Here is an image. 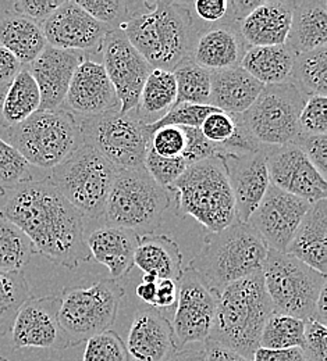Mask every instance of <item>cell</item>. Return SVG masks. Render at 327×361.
<instances>
[{
  "label": "cell",
  "instance_id": "cell-9",
  "mask_svg": "<svg viewBox=\"0 0 327 361\" xmlns=\"http://www.w3.org/2000/svg\"><path fill=\"white\" fill-rule=\"evenodd\" d=\"M116 173L94 147L83 143L47 178L84 217L100 220Z\"/></svg>",
  "mask_w": 327,
  "mask_h": 361
},
{
  "label": "cell",
  "instance_id": "cell-31",
  "mask_svg": "<svg viewBox=\"0 0 327 361\" xmlns=\"http://www.w3.org/2000/svg\"><path fill=\"white\" fill-rule=\"evenodd\" d=\"M295 56L287 45L249 47L239 67L262 85H276L288 82Z\"/></svg>",
  "mask_w": 327,
  "mask_h": 361
},
{
  "label": "cell",
  "instance_id": "cell-35",
  "mask_svg": "<svg viewBox=\"0 0 327 361\" xmlns=\"http://www.w3.org/2000/svg\"><path fill=\"white\" fill-rule=\"evenodd\" d=\"M31 298L24 271L0 270V338L11 331L20 309Z\"/></svg>",
  "mask_w": 327,
  "mask_h": 361
},
{
  "label": "cell",
  "instance_id": "cell-5",
  "mask_svg": "<svg viewBox=\"0 0 327 361\" xmlns=\"http://www.w3.org/2000/svg\"><path fill=\"white\" fill-rule=\"evenodd\" d=\"M169 190L176 196L177 214L192 217L206 232H218L238 221L232 188L220 157L188 166Z\"/></svg>",
  "mask_w": 327,
  "mask_h": 361
},
{
  "label": "cell",
  "instance_id": "cell-51",
  "mask_svg": "<svg viewBox=\"0 0 327 361\" xmlns=\"http://www.w3.org/2000/svg\"><path fill=\"white\" fill-rule=\"evenodd\" d=\"M195 17L203 25H215L229 20L227 0H196L191 1Z\"/></svg>",
  "mask_w": 327,
  "mask_h": 361
},
{
  "label": "cell",
  "instance_id": "cell-13",
  "mask_svg": "<svg viewBox=\"0 0 327 361\" xmlns=\"http://www.w3.org/2000/svg\"><path fill=\"white\" fill-rule=\"evenodd\" d=\"M218 298L205 286L192 267H186L177 281V307L172 329L177 350L203 343L210 334Z\"/></svg>",
  "mask_w": 327,
  "mask_h": 361
},
{
  "label": "cell",
  "instance_id": "cell-10",
  "mask_svg": "<svg viewBox=\"0 0 327 361\" xmlns=\"http://www.w3.org/2000/svg\"><path fill=\"white\" fill-rule=\"evenodd\" d=\"M84 143L116 169H143L150 145L146 123L136 110L121 113L114 107L93 117H76Z\"/></svg>",
  "mask_w": 327,
  "mask_h": 361
},
{
  "label": "cell",
  "instance_id": "cell-24",
  "mask_svg": "<svg viewBox=\"0 0 327 361\" xmlns=\"http://www.w3.org/2000/svg\"><path fill=\"white\" fill-rule=\"evenodd\" d=\"M292 0H263L239 24L248 47L285 45L292 16Z\"/></svg>",
  "mask_w": 327,
  "mask_h": 361
},
{
  "label": "cell",
  "instance_id": "cell-2",
  "mask_svg": "<svg viewBox=\"0 0 327 361\" xmlns=\"http://www.w3.org/2000/svg\"><path fill=\"white\" fill-rule=\"evenodd\" d=\"M206 27L191 1H142L140 11L121 28L129 42L153 67L173 71L191 60L199 31Z\"/></svg>",
  "mask_w": 327,
  "mask_h": 361
},
{
  "label": "cell",
  "instance_id": "cell-58",
  "mask_svg": "<svg viewBox=\"0 0 327 361\" xmlns=\"http://www.w3.org/2000/svg\"><path fill=\"white\" fill-rule=\"evenodd\" d=\"M156 282L157 279L152 275H143V281L137 286V296L149 307H153L156 298Z\"/></svg>",
  "mask_w": 327,
  "mask_h": 361
},
{
  "label": "cell",
  "instance_id": "cell-7",
  "mask_svg": "<svg viewBox=\"0 0 327 361\" xmlns=\"http://www.w3.org/2000/svg\"><path fill=\"white\" fill-rule=\"evenodd\" d=\"M7 140L32 166L52 170L84 143L76 116L63 107L38 110L6 130Z\"/></svg>",
  "mask_w": 327,
  "mask_h": 361
},
{
  "label": "cell",
  "instance_id": "cell-38",
  "mask_svg": "<svg viewBox=\"0 0 327 361\" xmlns=\"http://www.w3.org/2000/svg\"><path fill=\"white\" fill-rule=\"evenodd\" d=\"M172 73L177 87L176 103L209 104L210 71L195 64L192 60H186Z\"/></svg>",
  "mask_w": 327,
  "mask_h": 361
},
{
  "label": "cell",
  "instance_id": "cell-1",
  "mask_svg": "<svg viewBox=\"0 0 327 361\" xmlns=\"http://www.w3.org/2000/svg\"><path fill=\"white\" fill-rule=\"evenodd\" d=\"M0 213L18 226L37 253L67 270L90 262L84 216L45 177L13 189Z\"/></svg>",
  "mask_w": 327,
  "mask_h": 361
},
{
  "label": "cell",
  "instance_id": "cell-48",
  "mask_svg": "<svg viewBox=\"0 0 327 361\" xmlns=\"http://www.w3.org/2000/svg\"><path fill=\"white\" fill-rule=\"evenodd\" d=\"M326 325L315 319L305 321L301 350L307 361H327Z\"/></svg>",
  "mask_w": 327,
  "mask_h": 361
},
{
  "label": "cell",
  "instance_id": "cell-14",
  "mask_svg": "<svg viewBox=\"0 0 327 361\" xmlns=\"http://www.w3.org/2000/svg\"><path fill=\"white\" fill-rule=\"evenodd\" d=\"M102 66L116 90L120 111L136 110L141 90L153 67L129 42L121 30H109L102 45Z\"/></svg>",
  "mask_w": 327,
  "mask_h": 361
},
{
  "label": "cell",
  "instance_id": "cell-43",
  "mask_svg": "<svg viewBox=\"0 0 327 361\" xmlns=\"http://www.w3.org/2000/svg\"><path fill=\"white\" fill-rule=\"evenodd\" d=\"M187 167V161L183 156L174 159L162 157L156 154L149 145L143 161V169L157 185H160L166 190H169V188L182 177Z\"/></svg>",
  "mask_w": 327,
  "mask_h": 361
},
{
  "label": "cell",
  "instance_id": "cell-37",
  "mask_svg": "<svg viewBox=\"0 0 327 361\" xmlns=\"http://www.w3.org/2000/svg\"><path fill=\"white\" fill-rule=\"evenodd\" d=\"M304 319L272 313L262 329L259 348L270 350L301 348L304 342Z\"/></svg>",
  "mask_w": 327,
  "mask_h": 361
},
{
  "label": "cell",
  "instance_id": "cell-30",
  "mask_svg": "<svg viewBox=\"0 0 327 361\" xmlns=\"http://www.w3.org/2000/svg\"><path fill=\"white\" fill-rule=\"evenodd\" d=\"M134 264L145 275L177 282L183 271V255L177 242L167 235H142L136 250Z\"/></svg>",
  "mask_w": 327,
  "mask_h": 361
},
{
  "label": "cell",
  "instance_id": "cell-41",
  "mask_svg": "<svg viewBox=\"0 0 327 361\" xmlns=\"http://www.w3.org/2000/svg\"><path fill=\"white\" fill-rule=\"evenodd\" d=\"M219 109L209 104H192V103H176L162 118L153 124H148V134L152 136L155 131L162 127H180V128H199L203 120Z\"/></svg>",
  "mask_w": 327,
  "mask_h": 361
},
{
  "label": "cell",
  "instance_id": "cell-55",
  "mask_svg": "<svg viewBox=\"0 0 327 361\" xmlns=\"http://www.w3.org/2000/svg\"><path fill=\"white\" fill-rule=\"evenodd\" d=\"M203 348L206 353V361H252L210 339L203 342Z\"/></svg>",
  "mask_w": 327,
  "mask_h": 361
},
{
  "label": "cell",
  "instance_id": "cell-44",
  "mask_svg": "<svg viewBox=\"0 0 327 361\" xmlns=\"http://www.w3.org/2000/svg\"><path fill=\"white\" fill-rule=\"evenodd\" d=\"M326 110V97H308L298 118L301 133L311 135H327Z\"/></svg>",
  "mask_w": 327,
  "mask_h": 361
},
{
  "label": "cell",
  "instance_id": "cell-20",
  "mask_svg": "<svg viewBox=\"0 0 327 361\" xmlns=\"http://www.w3.org/2000/svg\"><path fill=\"white\" fill-rule=\"evenodd\" d=\"M76 117H93L120 107L103 66L90 57L77 67L61 106Z\"/></svg>",
  "mask_w": 327,
  "mask_h": 361
},
{
  "label": "cell",
  "instance_id": "cell-42",
  "mask_svg": "<svg viewBox=\"0 0 327 361\" xmlns=\"http://www.w3.org/2000/svg\"><path fill=\"white\" fill-rule=\"evenodd\" d=\"M81 361H133L119 334L107 329L85 342Z\"/></svg>",
  "mask_w": 327,
  "mask_h": 361
},
{
  "label": "cell",
  "instance_id": "cell-16",
  "mask_svg": "<svg viewBox=\"0 0 327 361\" xmlns=\"http://www.w3.org/2000/svg\"><path fill=\"white\" fill-rule=\"evenodd\" d=\"M42 31L47 45L77 50L90 57L102 51L109 28L97 23L77 1L64 0L42 24Z\"/></svg>",
  "mask_w": 327,
  "mask_h": 361
},
{
  "label": "cell",
  "instance_id": "cell-4",
  "mask_svg": "<svg viewBox=\"0 0 327 361\" xmlns=\"http://www.w3.org/2000/svg\"><path fill=\"white\" fill-rule=\"evenodd\" d=\"M268 250L262 238L251 226L237 221L222 231L206 232L202 247L189 267L219 298L230 283L262 271Z\"/></svg>",
  "mask_w": 327,
  "mask_h": 361
},
{
  "label": "cell",
  "instance_id": "cell-57",
  "mask_svg": "<svg viewBox=\"0 0 327 361\" xmlns=\"http://www.w3.org/2000/svg\"><path fill=\"white\" fill-rule=\"evenodd\" d=\"M163 361H206L203 343H192L172 353Z\"/></svg>",
  "mask_w": 327,
  "mask_h": 361
},
{
  "label": "cell",
  "instance_id": "cell-40",
  "mask_svg": "<svg viewBox=\"0 0 327 361\" xmlns=\"http://www.w3.org/2000/svg\"><path fill=\"white\" fill-rule=\"evenodd\" d=\"M32 169L16 147L0 137V188L10 190L21 183L37 180Z\"/></svg>",
  "mask_w": 327,
  "mask_h": 361
},
{
  "label": "cell",
  "instance_id": "cell-21",
  "mask_svg": "<svg viewBox=\"0 0 327 361\" xmlns=\"http://www.w3.org/2000/svg\"><path fill=\"white\" fill-rule=\"evenodd\" d=\"M87 56L77 50H63L47 45L27 66L41 93L40 110H56L63 106L71 78Z\"/></svg>",
  "mask_w": 327,
  "mask_h": 361
},
{
  "label": "cell",
  "instance_id": "cell-12",
  "mask_svg": "<svg viewBox=\"0 0 327 361\" xmlns=\"http://www.w3.org/2000/svg\"><path fill=\"white\" fill-rule=\"evenodd\" d=\"M307 99L291 82L268 85L234 120L262 147L294 145L302 134L298 118Z\"/></svg>",
  "mask_w": 327,
  "mask_h": 361
},
{
  "label": "cell",
  "instance_id": "cell-29",
  "mask_svg": "<svg viewBox=\"0 0 327 361\" xmlns=\"http://www.w3.org/2000/svg\"><path fill=\"white\" fill-rule=\"evenodd\" d=\"M285 45L295 54L327 46V0L294 1Z\"/></svg>",
  "mask_w": 327,
  "mask_h": 361
},
{
  "label": "cell",
  "instance_id": "cell-39",
  "mask_svg": "<svg viewBox=\"0 0 327 361\" xmlns=\"http://www.w3.org/2000/svg\"><path fill=\"white\" fill-rule=\"evenodd\" d=\"M77 3L109 30H121L142 7V1L126 0H78Z\"/></svg>",
  "mask_w": 327,
  "mask_h": 361
},
{
  "label": "cell",
  "instance_id": "cell-26",
  "mask_svg": "<svg viewBox=\"0 0 327 361\" xmlns=\"http://www.w3.org/2000/svg\"><path fill=\"white\" fill-rule=\"evenodd\" d=\"M287 255L301 260L311 269L326 275L327 270V202L318 200L311 204L304 216Z\"/></svg>",
  "mask_w": 327,
  "mask_h": 361
},
{
  "label": "cell",
  "instance_id": "cell-60",
  "mask_svg": "<svg viewBox=\"0 0 327 361\" xmlns=\"http://www.w3.org/2000/svg\"><path fill=\"white\" fill-rule=\"evenodd\" d=\"M6 193H7V190H4L3 188H0V199H3V197L6 196Z\"/></svg>",
  "mask_w": 327,
  "mask_h": 361
},
{
  "label": "cell",
  "instance_id": "cell-47",
  "mask_svg": "<svg viewBox=\"0 0 327 361\" xmlns=\"http://www.w3.org/2000/svg\"><path fill=\"white\" fill-rule=\"evenodd\" d=\"M235 128H237V124L234 117L222 110H216L210 113L199 127L202 135L205 136L209 142L220 147L233 137Z\"/></svg>",
  "mask_w": 327,
  "mask_h": 361
},
{
  "label": "cell",
  "instance_id": "cell-18",
  "mask_svg": "<svg viewBox=\"0 0 327 361\" xmlns=\"http://www.w3.org/2000/svg\"><path fill=\"white\" fill-rule=\"evenodd\" d=\"M269 180L281 190L311 203L326 199L327 182L295 145L266 147Z\"/></svg>",
  "mask_w": 327,
  "mask_h": 361
},
{
  "label": "cell",
  "instance_id": "cell-52",
  "mask_svg": "<svg viewBox=\"0 0 327 361\" xmlns=\"http://www.w3.org/2000/svg\"><path fill=\"white\" fill-rule=\"evenodd\" d=\"M23 68L24 66L17 60L13 53L6 50L4 47H0V100Z\"/></svg>",
  "mask_w": 327,
  "mask_h": 361
},
{
  "label": "cell",
  "instance_id": "cell-22",
  "mask_svg": "<svg viewBox=\"0 0 327 361\" xmlns=\"http://www.w3.org/2000/svg\"><path fill=\"white\" fill-rule=\"evenodd\" d=\"M248 49L239 34L238 23L229 18L199 31L191 60L212 73L239 66Z\"/></svg>",
  "mask_w": 327,
  "mask_h": 361
},
{
  "label": "cell",
  "instance_id": "cell-6",
  "mask_svg": "<svg viewBox=\"0 0 327 361\" xmlns=\"http://www.w3.org/2000/svg\"><path fill=\"white\" fill-rule=\"evenodd\" d=\"M169 206V192L145 169H117L103 212L105 226L149 235L162 224Z\"/></svg>",
  "mask_w": 327,
  "mask_h": 361
},
{
  "label": "cell",
  "instance_id": "cell-25",
  "mask_svg": "<svg viewBox=\"0 0 327 361\" xmlns=\"http://www.w3.org/2000/svg\"><path fill=\"white\" fill-rule=\"evenodd\" d=\"M91 257L107 267L112 279L117 281L134 269V256L140 235L130 229L100 226L85 238Z\"/></svg>",
  "mask_w": 327,
  "mask_h": 361
},
{
  "label": "cell",
  "instance_id": "cell-59",
  "mask_svg": "<svg viewBox=\"0 0 327 361\" xmlns=\"http://www.w3.org/2000/svg\"><path fill=\"white\" fill-rule=\"evenodd\" d=\"M311 319H315L321 322L322 325H326L327 322V285L322 289L319 299L316 302V307L314 312V316Z\"/></svg>",
  "mask_w": 327,
  "mask_h": 361
},
{
  "label": "cell",
  "instance_id": "cell-34",
  "mask_svg": "<svg viewBox=\"0 0 327 361\" xmlns=\"http://www.w3.org/2000/svg\"><path fill=\"white\" fill-rule=\"evenodd\" d=\"M327 46L295 56L288 82L307 97L327 94Z\"/></svg>",
  "mask_w": 327,
  "mask_h": 361
},
{
  "label": "cell",
  "instance_id": "cell-17",
  "mask_svg": "<svg viewBox=\"0 0 327 361\" xmlns=\"http://www.w3.org/2000/svg\"><path fill=\"white\" fill-rule=\"evenodd\" d=\"M60 295L31 298L20 309L11 328L13 349H54L69 348L59 324Z\"/></svg>",
  "mask_w": 327,
  "mask_h": 361
},
{
  "label": "cell",
  "instance_id": "cell-27",
  "mask_svg": "<svg viewBox=\"0 0 327 361\" xmlns=\"http://www.w3.org/2000/svg\"><path fill=\"white\" fill-rule=\"evenodd\" d=\"M263 88L265 85L239 66L212 71L209 106L237 117L254 104Z\"/></svg>",
  "mask_w": 327,
  "mask_h": 361
},
{
  "label": "cell",
  "instance_id": "cell-61",
  "mask_svg": "<svg viewBox=\"0 0 327 361\" xmlns=\"http://www.w3.org/2000/svg\"><path fill=\"white\" fill-rule=\"evenodd\" d=\"M0 361H8V360H7V359H6V357H1V356H0Z\"/></svg>",
  "mask_w": 327,
  "mask_h": 361
},
{
  "label": "cell",
  "instance_id": "cell-8",
  "mask_svg": "<svg viewBox=\"0 0 327 361\" xmlns=\"http://www.w3.org/2000/svg\"><path fill=\"white\" fill-rule=\"evenodd\" d=\"M59 295V324L70 348L87 342L114 324L124 289L117 281L103 278L88 286L64 288Z\"/></svg>",
  "mask_w": 327,
  "mask_h": 361
},
{
  "label": "cell",
  "instance_id": "cell-45",
  "mask_svg": "<svg viewBox=\"0 0 327 361\" xmlns=\"http://www.w3.org/2000/svg\"><path fill=\"white\" fill-rule=\"evenodd\" d=\"M150 147L162 157H180L186 149V134L180 127H162L150 136Z\"/></svg>",
  "mask_w": 327,
  "mask_h": 361
},
{
  "label": "cell",
  "instance_id": "cell-54",
  "mask_svg": "<svg viewBox=\"0 0 327 361\" xmlns=\"http://www.w3.org/2000/svg\"><path fill=\"white\" fill-rule=\"evenodd\" d=\"M252 361H307L301 348L290 349H262L258 348L252 356Z\"/></svg>",
  "mask_w": 327,
  "mask_h": 361
},
{
  "label": "cell",
  "instance_id": "cell-46",
  "mask_svg": "<svg viewBox=\"0 0 327 361\" xmlns=\"http://www.w3.org/2000/svg\"><path fill=\"white\" fill-rule=\"evenodd\" d=\"M183 131L186 134V149L183 152V157L188 166L206 159L220 157L223 154L222 147L209 142L202 135L199 128H183Z\"/></svg>",
  "mask_w": 327,
  "mask_h": 361
},
{
  "label": "cell",
  "instance_id": "cell-50",
  "mask_svg": "<svg viewBox=\"0 0 327 361\" xmlns=\"http://www.w3.org/2000/svg\"><path fill=\"white\" fill-rule=\"evenodd\" d=\"M63 1L64 0H17L8 3V7L42 27V24Z\"/></svg>",
  "mask_w": 327,
  "mask_h": 361
},
{
  "label": "cell",
  "instance_id": "cell-3",
  "mask_svg": "<svg viewBox=\"0 0 327 361\" xmlns=\"http://www.w3.org/2000/svg\"><path fill=\"white\" fill-rule=\"evenodd\" d=\"M272 313L263 275L258 271L230 283L219 295L208 339L252 360Z\"/></svg>",
  "mask_w": 327,
  "mask_h": 361
},
{
  "label": "cell",
  "instance_id": "cell-56",
  "mask_svg": "<svg viewBox=\"0 0 327 361\" xmlns=\"http://www.w3.org/2000/svg\"><path fill=\"white\" fill-rule=\"evenodd\" d=\"M263 0H230L229 4V17L235 21L241 23L245 17H248Z\"/></svg>",
  "mask_w": 327,
  "mask_h": 361
},
{
  "label": "cell",
  "instance_id": "cell-36",
  "mask_svg": "<svg viewBox=\"0 0 327 361\" xmlns=\"http://www.w3.org/2000/svg\"><path fill=\"white\" fill-rule=\"evenodd\" d=\"M34 255L30 238L0 213V270L23 271Z\"/></svg>",
  "mask_w": 327,
  "mask_h": 361
},
{
  "label": "cell",
  "instance_id": "cell-28",
  "mask_svg": "<svg viewBox=\"0 0 327 361\" xmlns=\"http://www.w3.org/2000/svg\"><path fill=\"white\" fill-rule=\"evenodd\" d=\"M47 46L40 24L13 11L8 1H0V47L13 53L27 67Z\"/></svg>",
  "mask_w": 327,
  "mask_h": 361
},
{
  "label": "cell",
  "instance_id": "cell-49",
  "mask_svg": "<svg viewBox=\"0 0 327 361\" xmlns=\"http://www.w3.org/2000/svg\"><path fill=\"white\" fill-rule=\"evenodd\" d=\"M294 145L305 154L309 163L323 177H327V135L301 134Z\"/></svg>",
  "mask_w": 327,
  "mask_h": 361
},
{
  "label": "cell",
  "instance_id": "cell-33",
  "mask_svg": "<svg viewBox=\"0 0 327 361\" xmlns=\"http://www.w3.org/2000/svg\"><path fill=\"white\" fill-rule=\"evenodd\" d=\"M177 102V87L172 71L153 68L148 75L136 111L146 124L162 118Z\"/></svg>",
  "mask_w": 327,
  "mask_h": 361
},
{
  "label": "cell",
  "instance_id": "cell-32",
  "mask_svg": "<svg viewBox=\"0 0 327 361\" xmlns=\"http://www.w3.org/2000/svg\"><path fill=\"white\" fill-rule=\"evenodd\" d=\"M41 93L38 85L24 67L0 100V126L6 130L18 126L40 110Z\"/></svg>",
  "mask_w": 327,
  "mask_h": 361
},
{
  "label": "cell",
  "instance_id": "cell-15",
  "mask_svg": "<svg viewBox=\"0 0 327 361\" xmlns=\"http://www.w3.org/2000/svg\"><path fill=\"white\" fill-rule=\"evenodd\" d=\"M311 204L270 183L246 224L262 238L268 249L285 253Z\"/></svg>",
  "mask_w": 327,
  "mask_h": 361
},
{
  "label": "cell",
  "instance_id": "cell-19",
  "mask_svg": "<svg viewBox=\"0 0 327 361\" xmlns=\"http://www.w3.org/2000/svg\"><path fill=\"white\" fill-rule=\"evenodd\" d=\"M220 159L232 188L237 219L246 224L270 185L266 147L248 153H225Z\"/></svg>",
  "mask_w": 327,
  "mask_h": 361
},
{
  "label": "cell",
  "instance_id": "cell-53",
  "mask_svg": "<svg viewBox=\"0 0 327 361\" xmlns=\"http://www.w3.org/2000/svg\"><path fill=\"white\" fill-rule=\"evenodd\" d=\"M177 303V282L172 279H157L153 309H170Z\"/></svg>",
  "mask_w": 327,
  "mask_h": 361
},
{
  "label": "cell",
  "instance_id": "cell-11",
  "mask_svg": "<svg viewBox=\"0 0 327 361\" xmlns=\"http://www.w3.org/2000/svg\"><path fill=\"white\" fill-rule=\"evenodd\" d=\"M262 275L273 313L311 319L326 275L318 272L301 260L275 250H268Z\"/></svg>",
  "mask_w": 327,
  "mask_h": 361
},
{
  "label": "cell",
  "instance_id": "cell-23",
  "mask_svg": "<svg viewBox=\"0 0 327 361\" xmlns=\"http://www.w3.org/2000/svg\"><path fill=\"white\" fill-rule=\"evenodd\" d=\"M126 348L133 361H163L177 350L170 321L157 309L141 307L129 329Z\"/></svg>",
  "mask_w": 327,
  "mask_h": 361
}]
</instances>
